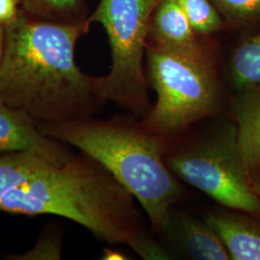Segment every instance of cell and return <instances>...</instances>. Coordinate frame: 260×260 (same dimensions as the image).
<instances>
[{"label": "cell", "instance_id": "1", "mask_svg": "<svg viewBox=\"0 0 260 260\" xmlns=\"http://www.w3.org/2000/svg\"><path fill=\"white\" fill-rule=\"evenodd\" d=\"M134 201L106 168L83 152L62 164L31 152L0 155V210L60 216L102 241L129 247L143 259H170Z\"/></svg>", "mask_w": 260, "mask_h": 260}, {"label": "cell", "instance_id": "2", "mask_svg": "<svg viewBox=\"0 0 260 260\" xmlns=\"http://www.w3.org/2000/svg\"><path fill=\"white\" fill-rule=\"evenodd\" d=\"M82 28L38 22L18 16L5 25L0 63V98L37 125L93 118L104 101L94 78L75 63Z\"/></svg>", "mask_w": 260, "mask_h": 260}, {"label": "cell", "instance_id": "3", "mask_svg": "<svg viewBox=\"0 0 260 260\" xmlns=\"http://www.w3.org/2000/svg\"><path fill=\"white\" fill-rule=\"evenodd\" d=\"M37 126L101 163L139 202L153 231L165 230L183 192L165 162V140L144 129L140 121L124 118Z\"/></svg>", "mask_w": 260, "mask_h": 260}, {"label": "cell", "instance_id": "4", "mask_svg": "<svg viewBox=\"0 0 260 260\" xmlns=\"http://www.w3.org/2000/svg\"><path fill=\"white\" fill-rule=\"evenodd\" d=\"M150 81L157 102L140 123L162 139H175L194 124L218 116L221 98L213 68L203 48L149 50Z\"/></svg>", "mask_w": 260, "mask_h": 260}, {"label": "cell", "instance_id": "5", "mask_svg": "<svg viewBox=\"0 0 260 260\" xmlns=\"http://www.w3.org/2000/svg\"><path fill=\"white\" fill-rule=\"evenodd\" d=\"M165 162L176 177L224 207L260 220V199L242 159L235 124L219 122L193 137L166 141Z\"/></svg>", "mask_w": 260, "mask_h": 260}, {"label": "cell", "instance_id": "6", "mask_svg": "<svg viewBox=\"0 0 260 260\" xmlns=\"http://www.w3.org/2000/svg\"><path fill=\"white\" fill-rule=\"evenodd\" d=\"M158 0H101L91 20L103 25L111 47L110 73L94 78L98 94L131 112L147 116L149 103L143 58L150 16Z\"/></svg>", "mask_w": 260, "mask_h": 260}, {"label": "cell", "instance_id": "7", "mask_svg": "<svg viewBox=\"0 0 260 260\" xmlns=\"http://www.w3.org/2000/svg\"><path fill=\"white\" fill-rule=\"evenodd\" d=\"M14 152H31L57 164L74 156L61 142L45 135L27 115L0 98V155Z\"/></svg>", "mask_w": 260, "mask_h": 260}, {"label": "cell", "instance_id": "8", "mask_svg": "<svg viewBox=\"0 0 260 260\" xmlns=\"http://www.w3.org/2000/svg\"><path fill=\"white\" fill-rule=\"evenodd\" d=\"M162 233L172 237L178 251L189 259H231L223 242L205 220L172 211Z\"/></svg>", "mask_w": 260, "mask_h": 260}, {"label": "cell", "instance_id": "9", "mask_svg": "<svg viewBox=\"0 0 260 260\" xmlns=\"http://www.w3.org/2000/svg\"><path fill=\"white\" fill-rule=\"evenodd\" d=\"M205 221L223 242L231 259L260 260V223L237 214L212 211Z\"/></svg>", "mask_w": 260, "mask_h": 260}, {"label": "cell", "instance_id": "10", "mask_svg": "<svg viewBox=\"0 0 260 260\" xmlns=\"http://www.w3.org/2000/svg\"><path fill=\"white\" fill-rule=\"evenodd\" d=\"M233 105L237 142L249 174L260 170V85L244 90Z\"/></svg>", "mask_w": 260, "mask_h": 260}, {"label": "cell", "instance_id": "11", "mask_svg": "<svg viewBox=\"0 0 260 260\" xmlns=\"http://www.w3.org/2000/svg\"><path fill=\"white\" fill-rule=\"evenodd\" d=\"M155 46L174 50H193L201 47L195 30L177 0H158L151 22Z\"/></svg>", "mask_w": 260, "mask_h": 260}, {"label": "cell", "instance_id": "12", "mask_svg": "<svg viewBox=\"0 0 260 260\" xmlns=\"http://www.w3.org/2000/svg\"><path fill=\"white\" fill-rule=\"evenodd\" d=\"M231 75L234 87L241 91L260 85V33L237 47L232 59Z\"/></svg>", "mask_w": 260, "mask_h": 260}, {"label": "cell", "instance_id": "13", "mask_svg": "<svg viewBox=\"0 0 260 260\" xmlns=\"http://www.w3.org/2000/svg\"><path fill=\"white\" fill-rule=\"evenodd\" d=\"M196 33L208 35L219 30L222 19L210 0H177Z\"/></svg>", "mask_w": 260, "mask_h": 260}, {"label": "cell", "instance_id": "14", "mask_svg": "<svg viewBox=\"0 0 260 260\" xmlns=\"http://www.w3.org/2000/svg\"><path fill=\"white\" fill-rule=\"evenodd\" d=\"M224 18L234 23L260 20V0H210Z\"/></svg>", "mask_w": 260, "mask_h": 260}, {"label": "cell", "instance_id": "15", "mask_svg": "<svg viewBox=\"0 0 260 260\" xmlns=\"http://www.w3.org/2000/svg\"><path fill=\"white\" fill-rule=\"evenodd\" d=\"M61 251L60 236L51 233L44 235L31 251L17 255L14 259H60Z\"/></svg>", "mask_w": 260, "mask_h": 260}, {"label": "cell", "instance_id": "16", "mask_svg": "<svg viewBox=\"0 0 260 260\" xmlns=\"http://www.w3.org/2000/svg\"><path fill=\"white\" fill-rule=\"evenodd\" d=\"M19 0H0V24L7 25L18 17Z\"/></svg>", "mask_w": 260, "mask_h": 260}, {"label": "cell", "instance_id": "17", "mask_svg": "<svg viewBox=\"0 0 260 260\" xmlns=\"http://www.w3.org/2000/svg\"><path fill=\"white\" fill-rule=\"evenodd\" d=\"M41 5L56 10L69 9L74 7L77 0H35Z\"/></svg>", "mask_w": 260, "mask_h": 260}, {"label": "cell", "instance_id": "18", "mask_svg": "<svg viewBox=\"0 0 260 260\" xmlns=\"http://www.w3.org/2000/svg\"><path fill=\"white\" fill-rule=\"evenodd\" d=\"M251 178V184L253 187V190L255 191L256 195L259 197L260 199V170L249 174Z\"/></svg>", "mask_w": 260, "mask_h": 260}, {"label": "cell", "instance_id": "19", "mask_svg": "<svg viewBox=\"0 0 260 260\" xmlns=\"http://www.w3.org/2000/svg\"><path fill=\"white\" fill-rule=\"evenodd\" d=\"M4 39H5V25L0 24V63L3 54V48H4Z\"/></svg>", "mask_w": 260, "mask_h": 260}]
</instances>
